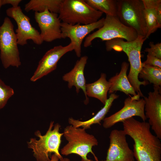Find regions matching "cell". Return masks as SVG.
I'll use <instances>...</instances> for the list:
<instances>
[{
    "instance_id": "obj_30",
    "label": "cell",
    "mask_w": 161,
    "mask_h": 161,
    "mask_svg": "<svg viewBox=\"0 0 161 161\" xmlns=\"http://www.w3.org/2000/svg\"><path fill=\"white\" fill-rule=\"evenodd\" d=\"M60 161H70V160L66 158H63L61 160H60Z\"/></svg>"
},
{
    "instance_id": "obj_19",
    "label": "cell",
    "mask_w": 161,
    "mask_h": 161,
    "mask_svg": "<svg viewBox=\"0 0 161 161\" xmlns=\"http://www.w3.org/2000/svg\"><path fill=\"white\" fill-rule=\"evenodd\" d=\"M110 86L109 83L106 80V74L102 73L100 77L97 80L86 84L87 96L98 99L105 105L108 99L107 93Z\"/></svg>"
},
{
    "instance_id": "obj_2",
    "label": "cell",
    "mask_w": 161,
    "mask_h": 161,
    "mask_svg": "<svg viewBox=\"0 0 161 161\" xmlns=\"http://www.w3.org/2000/svg\"><path fill=\"white\" fill-rule=\"evenodd\" d=\"M146 40L145 38L138 35L136 39L131 41H125L121 38H115L105 42L107 51L114 50L117 52L123 51L127 55L130 65L128 79L137 94L140 97H143L140 89V86H145L149 84V82L147 81H141L138 79L139 74L143 64L141 60V51L143 43Z\"/></svg>"
},
{
    "instance_id": "obj_24",
    "label": "cell",
    "mask_w": 161,
    "mask_h": 161,
    "mask_svg": "<svg viewBox=\"0 0 161 161\" xmlns=\"http://www.w3.org/2000/svg\"><path fill=\"white\" fill-rule=\"evenodd\" d=\"M13 89L0 78V109L4 107L9 99L14 94Z\"/></svg>"
},
{
    "instance_id": "obj_16",
    "label": "cell",
    "mask_w": 161,
    "mask_h": 161,
    "mask_svg": "<svg viewBox=\"0 0 161 161\" xmlns=\"http://www.w3.org/2000/svg\"><path fill=\"white\" fill-rule=\"evenodd\" d=\"M88 59L86 56L81 57L77 61L73 68L62 77L63 80L68 82L69 88H71L73 86H75L77 93L79 92L80 89H82L85 96L84 101L85 104L88 103L89 101L86 94V80L84 75V69Z\"/></svg>"
},
{
    "instance_id": "obj_25",
    "label": "cell",
    "mask_w": 161,
    "mask_h": 161,
    "mask_svg": "<svg viewBox=\"0 0 161 161\" xmlns=\"http://www.w3.org/2000/svg\"><path fill=\"white\" fill-rule=\"evenodd\" d=\"M149 45L150 48H146L144 51L148 52V54L155 56L161 59V43L154 44L150 42Z\"/></svg>"
},
{
    "instance_id": "obj_1",
    "label": "cell",
    "mask_w": 161,
    "mask_h": 161,
    "mask_svg": "<svg viewBox=\"0 0 161 161\" xmlns=\"http://www.w3.org/2000/svg\"><path fill=\"white\" fill-rule=\"evenodd\" d=\"M122 123L123 131L134 141L133 151L137 161H161V142L151 133L148 123L131 117Z\"/></svg>"
},
{
    "instance_id": "obj_5",
    "label": "cell",
    "mask_w": 161,
    "mask_h": 161,
    "mask_svg": "<svg viewBox=\"0 0 161 161\" xmlns=\"http://www.w3.org/2000/svg\"><path fill=\"white\" fill-rule=\"evenodd\" d=\"M53 123V121L50 122L45 135H41L39 131L35 133V135L39 137V140L32 138L27 142L28 147L32 149L34 156L37 161H49V155L51 153L56 155L59 160L63 158L59 150L64 133L59 132L61 126L58 123L55 124L52 130Z\"/></svg>"
},
{
    "instance_id": "obj_26",
    "label": "cell",
    "mask_w": 161,
    "mask_h": 161,
    "mask_svg": "<svg viewBox=\"0 0 161 161\" xmlns=\"http://www.w3.org/2000/svg\"><path fill=\"white\" fill-rule=\"evenodd\" d=\"M143 63L161 68V59L150 55L147 54L146 60Z\"/></svg>"
},
{
    "instance_id": "obj_10",
    "label": "cell",
    "mask_w": 161,
    "mask_h": 161,
    "mask_svg": "<svg viewBox=\"0 0 161 161\" xmlns=\"http://www.w3.org/2000/svg\"><path fill=\"white\" fill-rule=\"evenodd\" d=\"M127 97L124 101L123 107L119 111L103 120V126L105 129L111 128L116 123L134 116L140 117L143 121L147 120L145 117L144 99L136 96Z\"/></svg>"
},
{
    "instance_id": "obj_6",
    "label": "cell",
    "mask_w": 161,
    "mask_h": 161,
    "mask_svg": "<svg viewBox=\"0 0 161 161\" xmlns=\"http://www.w3.org/2000/svg\"><path fill=\"white\" fill-rule=\"evenodd\" d=\"M117 16L121 22L145 38L147 29L142 0H117Z\"/></svg>"
},
{
    "instance_id": "obj_11",
    "label": "cell",
    "mask_w": 161,
    "mask_h": 161,
    "mask_svg": "<svg viewBox=\"0 0 161 161\" xmlns=\"http://www.w3.org/2000/svg\"><path fill=\"white\" fill-rule=\"evenodd\" d=\"M104 18H103L95 22L87 24H78L72 25L62 22L61 38H68L70 39L71 42L74 44V50L76 55L78 57H80L83 40L92 32L101 27L103 25Z\"/></svg>"
},
{
    "instance_id": "obj_14",
    "label": "cell",
    "mask_w": 161,
    "mask_h": 161,
    "mask_svg": "<svg viewBox=\"0 0 161 161\" xmlns=\"http://www.w3.org/2000/svg\"><path fill=\"white\" fill-rule=\"evenodd\" d=\"M34 18L40 30L43 41L50 42L62 38L61 22L58 13L46 9L41 13L35 12Z\"/></svg>"
},
{
    "instance_id": "obj_23",
    "label": "cell",
    "mask_w": 161,
    "mask_h": 161,
    "mask_svg": "<svg viewBox=\"0 0 161 161\" xmlns=\"http://www.w3.org/2000/svg\"><path fill=\"white\" fill-rule=\"evenodd\" d=\"M92 8L106 15L117 16V0H84Z\"/></svg>"
},
{
    "instance_id": "obj_31",
    "label": "cell",
    "mask_w": 161,
    "mask_h": 161,
    "mask_svg": "<svg viewBox=\"0 0 161 161\" xmlns=\"http://www.w3.org/2000/svg\"><path fill=\"white\" fill-rule=\"evenodd\" d=\"M3 5L2 3V0H0V10L1 6Z\"/></svg>"
},
{
    "instance_id": "obj_8",
    "label": "cell",
    "mask_w": 161,
    "mask_h": 161,
    "mask_svg": "<svg viewBox=\"0 0 161 161\" xmlns=\"http://www.w3.org/2000/svg\"><path fill=\"white\" fill-rule=\"evenodd\" d=\"M14 28L10 19L5 18L0 26V57L5 69L10 66L18 68L21 64L17 38Z\"/></svg>"
},
{
    "instance_id": "obj_9",
    "label": "cell",
    "mask_w": 161,
    "mask_h": 161,
    "mask_svg": "<svg viewBox=\"0 0 161 161\" xmlns=\"http://www.w3.org/2000/svg\"><path fill=\"white\" fill-rule=\"evenodd\" d=\"M7 15L16 21L17 28L16 34L18 44L24 46L29 40H32L36 44L40 45L43 42L38 31L33 27L30 19L22 12L20 7H11L6 10Z\"/></svg>"
},
{
    "instance_id": "obj_20",
    "label": "cell",
    "mask_w": 161,
    "mask_h": 161,
    "mask_svg": "<svg viewBox=\"0 0 161 161\" xmlns=\"http://www.w3.org/2000/svg\"><path fill=\"white\" fill-rule=\"evenodd\" d=\"M144 8L145 18L147 32L146 39L159 28L157 19L156 8L161 0H142Z\"/></svg>"
},
{
    "instance_id": "obj_27",
    "label": "cell",
    "mask_w": 161,
    "mask_h": 161,
    "mask_svg": "<svg viewBox=\"0 0 161 161\" xmlns=\"http://www.w3.org/2000/svg\"><path fill=\"white\" fill-rule=\"evenodd\" d=\"M21 0H2L3 5L10 4L12 7H16L18 6L19 4L21 2Z\"/></svg>"
},
{
    "instance_id": "obj_18",
    "label": "cell",
    "mask_w": 161,
    "mask_h": 161,
    "mask_svg": "<svg viewBox=\"0 0 161 161\" xmlns=\"http://www.w3.org/2000/svg\"><path fill=\"white\" fill-rule=\"evenodd\" d=\"M118 97L119 95L114 93L111 94L103 107L92 118L87 120L81 121L71 117L68 119L69 123L75 128L82 127L85 129H90L91 126L94 124L100 125L101 121L109 112L113 101Z\"/></svg>"
},
{
    "instance_id": "obj_13",
    "label": "cell",
    "mask_w": 161,
    "mask_h": 161,
    "mask_svg": "<svg viewBox=\"0 0 161 161\" xmlns=\"http://www.w3.org/2000/svg\"><path fill=\"white\" fill-rule=\"evenodd\" d=\"M126 135L123 130L111 131L109 145L104 161H134L133 152L129 146Z\"/></svg>"
},
{
    "instance_id": "obj_21",
    "label": "cell",
    "mask_w": 161,
    "mask_h": 161,
    "mask_svg": "<svg viewBox=\"0 0 161 161\" xmlns=\"http://www.w3.org/2000/svg\"><path fill=\"white\" fill-rule=\"evenodd\" d=\"M62 0H31L25 6L27 12L32 10L41 13L47 9L49 11L58 13Z\"/></svg>"
},
{
    "instance_id": "obj_3",
    "label": "cell",
    "mask_w": 161,
    "mask_h": 161,
    "mask_svg": "<svg viewBox=\"0 0 161 161\" xmlns=\"http://www.w3.org/2000/svg\"><path fill=\"white\" fill-rule=\"evenodd\" d=\"M85 130L72 125L66 126L63 135L68 142L61 149V153L65 156L77 154L81 157V161H94L87 157L88 153H90L96 161H99L92 149L93 146L97 145V140L94 135L87 133Z\"/></svg>"
},
{
    "instance_id": "obj_12",
    "label": "cell",
    "mask_w": 161,
    "mask_h": 161,
    "mask_svg": "<svg viewBox=\"0 0 161 161\" xmlns=\"http://www.w3.org/2000/svg\"><path fill=\"white\" fill-rule=\"evenodd\" d=\"M74 49V44L70 42L66 46H56L47 51L39 61L35 72L30 78V81H36L55 70L60 58L66 53Z\"/></svg>"
},
{
    "instance_id": "obj_4",
    "label": "cell",
    "mask_w": 161,
    "mask_h": 161,
    "mask_svg": "<svg viewBox=\"0 0 161 161\" xmlns=\"http://www.w3.org/2000/svg\"><path fill=\"white\" fill-rule=\"evenodd\" d=\"M58 14L63 22L74 25L95 22L103 13L92 8L84 0H62Z\"/></svg>"
},
{
    "instance_id": "obj_29",
    "label": "cell",
    "mask_w": 161,
    "mask_h": 161,
    "mask_svg": "<svg viewBox=\"0 0 161 161\" xmlns=\"http://www.w3.org/2000/svg\"><path fill=\"white\" fill-rule=\"evenodd\" d=\"M59 159L58 157L55 154H53L51 157L49 161H59Z\"/></svg>"
},
{
    "instance_id": "obj_22",
    "label": "cell",
    "mask_w": 161,
    "mask_h": 161,
    "mask_svg": "<svg viewBox=\"0 0 161 161\" xmlns=\"http://www.w3.org/2000/svg\"><path fill=\"white\" fill-rule=\"evenodd\" d=\"M138 78L153 84L154 87L161 89V68L143 63Z\"/></svg>"
},
{
    "instance_id": "obj_15",
    "label": "cell",
    "mask_w": 161,
    "mask_h": 161,
    "mask_svg": "<svg viewBox=\"0 0 161 161\" xmlns=\"http://www.w3.org/2000/svg\"><path fill=\"white\" fill-rule=\"evenodd\" d=\"M153 92H150L148 97H144V111L148 123L156 135L161 139V89L154 87Z\"/></svg>"
},
{
    "instance_id": "obj_17",
    "label": "cell",
    "mask_w": 161,
    "mask_h": 161,
    "mask_svg": "<svg viewBox=\"0 0 161 161\" xmlns=\"http://www.w3.org/2000/svg\"><path fill=\"white\" fill-rule=\"evenodd\" d=\"M129 65V63L125 61L122 62L120 72L109 79L108 81L110 85L109 94L119 91L127 95L131 94L135 96L137 95L128 79L127 72Z\"/></svg>"
},
{
    "instance_id": "obj_28",
    "label": "cell",
    "mask_w": 161,
    "mask_h": 161,
    "mask_svg": "<svg viewBox=\"0 0 161 161\" xmlns=\"http://www.w3.org/2000/svg\"><path fill=\"white\" fill-rule=\"evenodd\" d=\"M157 19L159 28L161 27V2L157 6L156 8Z\"/></svg>"
},
{
    "instance_id": "obj_7",
    "label": "cell",
    "mask_w": 161,
    "mask_h": 161,
    "mask_svg": "<svg viewBox=\"0 0 161 161\" xmlns=\"http://www.w3.org/2000/svg\"><path fill=\"white\" fill-rule=\"evenodd\" d=\"M138 36L134 29L124 25L117 16L106 15L103 26L86 37L83 46L85 47L90 46L96 38L106 41L121 38L129 41L134 40Z\"/></svg>"
}]
</instances>
